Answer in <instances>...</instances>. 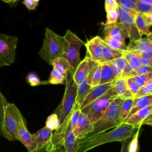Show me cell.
I'll return each mask as SVG.
<instances>
[{"label":"cell","instance_id":"ab89813d","mask_svg":"<svg viewBox=\"0 0 152 152\" xmlns=\"http://www.w3.org/2000/svg\"><path fill=\"white\" fill-rule=\"evenodd\" d=\"M135 5V11L142 14H147L152 12V5L146 4L142 3L140 1H137Z\"/></svg>","mask_w":152,"mask_h":152},{"label":"cell","instance_id":"8d00e7d4","mask_svg":"<svg viewBox=\"0 0 152 152\" xmlns=\"http://www.w3.org/2000/svg\"><path fill=\"white\" fill-rule=\"evenodd\" d=\"M131 78L134 81L137 86L140 88L145 85L149 80H152V72L146 74L135 75L132 77Z\"/></svg>","mask_w":152,"mask_h":152},{"label":"cell","instance_id":"d6986e66","mask_svg":"<svg viewBox=\"0 0 152 152\" xmlns=\"http://www.w3.org/2000/svg\"><path fill=\"white\" fill-rule=\"evenodd\" d=\"M78 144V140L74 134L69 122L65 134L62 147L64 148L65 152H76Z\"/></svg>","mask_w":152,"mask_h":152},{"label":"cell","instance_id":"8fae6325","mask_svg":"<svg viewBox=\"0 0 152 152\" xmlns=\"http://www.w3.org/2000/svg\"><path fill=\"white\" fill-rule=\"evenodd\" d=\"M152 105H150L142 109L138 110L130 115L124 123L131 125H137L141 126L143 125H152Z\"/></svg>","mask_w":152,"mask_h":152},{"label":"cell","instance_id":"680465c9","mask_svg":"<svg viewBox=\"0 0 152 152\" xmlns=\"http://www.w3.org/2000/svg\"><path fill=\"white\" fill-rule=\"evenodd\" d=\"M19 1H20V0H19Z\"/></svg>","mask_w":152,"mask_h":152},{"label":"cell","instance_id":"db71d44e","mask_svg":"<svg viewBox=\"0 0 152 152\" xmlns=\"http://www.w3.org/2000/svg\"><path fill=\"white\" fill-rule=\"evenodd\" d=\"M52 152H65V149L63 147H61L57 148H55L52 151Z\"/></svg>","mask_w":152,"mask_h":152},{"label":"cell","instance_id":"f1b7e54d","mask_svg":"<svg viewBox=\"0 0 152 152\" xmlns=\"http://www.w3.org/2000/svg\"><path fill=\"white\" fill-rule=\"evenodd\" d=\"M123 57L128 62L132 71L141 65L138 55L133 52L128 50H124L123 52Z\"/></svg>","mask_w":152,"mask_h":152},{"label":"cell","instance_id":"d4e9b609","mask_svg":"<svg viewBox=\"0 0 152 152\" xmlns=\"http://www.w3.org/2000/svg\"><path fill=\"white\" fill-rule=\"evenodd\" d=\"M150 105H152V95L143 96L138 98H134L132 108L126 119L130 115H132L138 110L142 109L145 107H147Z\"/></svg>","mask_w":152,"mask_h":152},{"label":"cell","instance_id":"816d5d0a","mask_svg":"<svg viewBox=\"0 0 152 152\" xmlns=\"http://www.w3.org/2000/svg\"><path fill=\"white\" fill-rule=\"evenodd\" d=\"M145 19L147 20V21L148 22V23L150 24H152V12H148L147 14H143Z\"/></svg>","mask_w":152,"mask_h":152},{"label":"cell","instance_id":"b9f144b4","mask_svg":"<svg viewBox=\"0 0 152 152\" xmlns=\"http://www.w3.org/2000/svg\"><path fill=\"white\" fill-rule=\"evenodd\" d=\"M80 112H81V110L80 109V107L74 105V107L72 111L71 119H70V125L72 131L74 130V129L75 128L77 125Z\"/></svg>","mask_w":152,"mask_h":152},{"label":"cell","instance_id":"f6af8a7d","mask_svg":"<svg viewBox=\"0 0 152 152\" xmlns=\"http://www.w3.org/2000/svg\"><path fill=\"white\" fill-rule=\"evenodd\" d=\"M136 54L138 55L141 65L146 66H151L152 56H150L145 52H141Z\"/></svg>","mask_w":152,"mask_h":152},{"label":"cell","instance_id":"ffe728a7","mask_svg":"<svg viewBox=\"0 0 152 152\" xmlns=\"http://www.w3.org/2000/svg\"><path fill=\"white\" fill-rule=\"evenodd\" d=\"M113 87L118 96L124 99L133 98V94L128 88L125 78H117L113 82Z\"/></svg>","mask_w":152,"mask_h":152},{"label":"cell","instance_id":"836d02e7","mask_svg":"<svg viewBox=\"0 0 152 152\" xmlns=\"http://www.w3.org/2000/svg\"><path fill=\"white\" fill-rule=\"evenodd\" d=\"M103 40L109 47L112 49L122 51L127 50V45L125 43H121L112 37H104V39H103Z\"/></svg>","mask_w":152,"mask_h":152},{"label":"cell","instance_id":"6f0895ef","mask_svg":"<svg viewBox=\"0 0 152 152\" xmlns=\"http://www.w3.org/2000/svg\"><path fill=\"white\" fill-rule=\"evenodd\" d=\"M34 1H36V2H39L40 0H34Z\"/></svg>","mask_w":152,"mask_h":152},{"label":"cell","instance_id":"e0dca14e","mask_svg":"<svg viewBox=\"0 0 152 152\" xmlns=\"http://www.w3.org/2000/svg\"><path fill=\"white\" fill-rule=\"evenodd\" d=\"M90 58L87 53L84 59L80 62L72 74V77L75 83L81 84L86 78L90 68Z\"/></svg>","mask_w":152,"mask_h":152},{"label":"cell","instance_id":"1f68e13d","mask_svg":"<svg viewBox=\"0 0 152 152\" xmlns=\"http://www.w3.org/2000/svg\"><path fill=\"white\" fill-rule=\"evenodd\" d=\"M118 3L119 7L134 17L137 12L135 11V5L130 0H115Z\"/></svg>","mask_w":152,"mask_h":152},{"label":"cell","instance_id":"d6a6232c","mask_svg":"<svg viewBox=\"0 0 152 152\" xmlns=\"http://www.w3.org/2000/svg\"><path fill=\"white\" fill-rule=\"evenodd\" d=\"M66 79L65 78L59 74L55 69H53L50 74L49 78L46 82L47 84H65Z\"/></svg>","mask_w":152,"mask_h":152},{"label":"cell","instance_id":"bcb514c9","mask_svg":"<svg viewBox=\"0 0 152 152\" xmlns=\"http://www.w3.org/2000/svg\"><path fill=\"white\" fill-rule=\"evenodd\" d=\"M125 78H126V84L128 87V88L133 94V97H134V94L138 91L139 87L137 86V85L135 84V83L132 79L131 77H127Z\"/></svg>","mask_w":152,"mask_h":152},{"label":"cell","instance_id":"3957f363","mask_svg":"<svg viewBox=\"0 0 152 152\" xmlns=\"http://www.w3.org/2000/svg\"><path fill=\"white\" fill-rule=\"evenodd\" d=\"M124 100V99L117 96L111 102L102 117L93 124L94 130L90 135L106 131L122 124L120 118V111Z\"/></svg>","mask_w":152,"mask_h":152},{"label":"cell","instance_id":"5bb4252c","mask_svg":"<svg viewBox=\"0 0 152 152\" xmlns=\"http://www.w3.org/2000/svg\"><path fill=\"white\" fill-rule=\"evenodd\" d=\"M127 50L138 53L145 52L152 56V34L147 35L146 37L141 38L134 42H130L127 45Z\"/></svg>","mask_w":152,"mask_h":152},{"label":"cell","instance_id":"5b68a950","mask_svg":"<svg viewBox=\"0 0 152 152\" xmlns=\"http://www.w3.org/2000/svg\"><path fill=\"white\" fill-rule=\"evenodd\" d=\"M21 113L14 103H8L4 108L2 135L10 141L18 140L17 131Z\"/></svg>","mask_w":152,"mask_h":152},{"label":"cell","instance_id":"ee69618b","mask_svg":"<svg viewBox=\"0 0 152 152\" xmlns=\"http://www.w3.org/2000/svg\"><path fill=\"white\" fill-rule=\"evenodd\" d=\"M26 80L31 86H37L42 84L39 77L34 72H30L28 74L26 77Z\"/></svg>","mask_w":152,"mask_h":152},{"label":"cell","instance_id":"4dcf8cb0","mask_svg":"<svg viewBox=\"0 0 152 152\" xmlns=\"http://www.w3.org/2000/svg\"><path fill=\"white\" fill-rule=\"evenodd\" d=\"M122 71V77L124 78L129 77L131 69L125 58L122 56L113 61Z\"/></svg>","mask_w":152,"mask_h":152},{"label":"cell","instance_id":"7bdbcfd3","mask_svg":"<svg viewBox=\"0 0 152 152\" xmlns=\"http://www.w3.org/2000/svg\"><path fill=\"white\" fill-rule=\"evenodd\" d=\"M140 128H138L135 134L132 136L129 144V152H137L138 150V139Z\"/></svg>","mask_w":152,"mask_h":152},{"label":"cell","instance_id":"74e56055","mask_svg":"<svg viewBox=\"0 0 152 152\" xmlns=\"http://www.w3.org/2000/svg\"><path fill=\"white\" fill-rule=\"evenodd\" d=\"M106 12V22L105 24H110L118 21L117 9L110 8L105 10Z\"/></svg>","mask_w":152,"mask_h":152},{"label":"cell","instance_id":"83f0119b","mask_svg":"<svg viewBox=\"0 0 152 152\" xmlns=\"http://www.w3.org/2000/svg\"><path fill=\"white\" fill-rule=\"evenodd\" d=\"M93 87L87 82V78H86L81 84H78L77 86V97L75 106L80 107V104L82 102L86 96L91 90Z\"/></svg>","mask_w":152,"mask_h":152},{"label":"cell","instance_id":"ba28073f","mask_svg":"<svg viewBox=\"0 0 152 152\" xmlns=\"http://www.w3.org/2000/svg\"><path fill=\"white\" fill-rule=\"evenodd\" d=\"M18 42L15 36L0 33V68L14 62Z\"/></svg>","mask_w":152,"mask_h":152},{"label":"cell","instance_id":"484cf974","mask_svg":"<svg viewBox=\"0 0 152 152\" xmlns=\"http://www.w3.org/2000/svg\"><path fill=\"white\" fill-rule=\"evenodd\" d=\"M117 78L108 62L101 63V78L99 84L111 83Z\"/></svg>","mask_w":152,"mask_h":152},{"label":"cell","instance_id":"9a60e30c","mask_svg":"<svg viewBox=\"0 0 152 152\" xmlns=\"http://www.w3.org/2000/svg\"><path fill=\"white\" fill-rule=\"evenodd\" d=\"M113 82L99 84L97 86L93 87L83 100L80 106V109L81 110L86 106L88 105L106 93L110 88L113 87Z\"/></svg>","mask_w":152,"mask_h":152},{"label":"cell","instance_id":"c3c4849f","mask_svg":"<svg viewBox=\"0 0 152 152\" xmlns=\"http://www.w3.org/2000/svg\"><path fill=\"white\" fill-rule=\"evenodd\" d=\"M119 5L115 0H105L104 1V9L107 10L110 8L118 9Z\"/></svg>","mask_w":152,"mask_h":152},{"label":"cell","instance_id":"603a6c76","mask_svg":"<svg viewBox=\"0 0 152 152\" xmlns=\"http://www.w3.org/2000/svg\"><path fill=\"white\" fill-rule=\"evenodd\" d=\"M124 51L120 50H116L109 47L103 40L102 57L100 63L108 62L112 61L117 58L123 56Z\"/></svg>","mask_w":152,"mask_h":152},{"label":"cell","instance_id":"4316f807","mask_svg":"<svg viewBox=\"0 0 152 152\" xmlns=\"http://www.w3.org/2000/svg\"><path fill=\"white\" fill-rule=\"evenodd\" d=\"M127 32L122 24L118 21L116 23L110 24H104L103 33L105 37H112L119 33Z\"/></svg>","mask_w":152,"mask_h":152},{"label":"cell","instance_id":"e575fe53","mask_svg":"<svg viewBox=\"0 0 152 152\" xmlns=\"http://www.w3.org/2000/svg\"><path fill=\"white\" fill-rule=\"evenodd\" d=\"M149 95H152V80H149L145 85L140 87L133 98H138Z\"/></svg>","mask_w":152,"mask_h":152},{"label":"cell","instance_id":"9f6ffc18","mask_svg":"<svg viewBox=\"0 0 152 152\" xmlns=\"http://www.w3.org/2000/svg\"><path fill=\"white\" fill-rule=\"evenodd\" d=\"M131 2H132L134 4H135V3H137V2L138 1L137 0H130Z\"/></svg>","mask_w":152,"mask_h":152},{"label":"cell","instance_id":"cb8c5ba5","mask_svg":"<svg viewBox=\"0 0 152 152\" xmlns=\"http://www.w3.org/2000/svg\"><path fill=\"white\" fill-rule=\"evenodd\" d=\"M134 19L136 27L141 36L142 34L147 36L151 33L150 31V27L151 25L147 21L143 14L137 12Z\"/></svg>","mask_w":152,"mask_h":152},{"label":"cell","instance_id":"f546056e","mask_svg":"<svg viewBox=\"0 0 152 152\" xmlns=\"http://www.w3.org/2000/svg\"><path fill=\"white\" fill-rule=\"evenodd\" d=\"M133 100L134 98L124 99L121 104L120 111V118L122 123H124V122L125 121L128 114L130 112V110L132 106Z\"/></svg>","mask_w":152,"mask_h":152},{"label":"cell","instance_id":"11a10c76","mask_svg":"<svg viewBox=\"0 0 152 152\" xmlns=\"http://www.w3.org/2000/svg\"><path fill=\"white\" fill-rule=\"evenodd\" d=\"M137 1L144 4L152 5V0H137Z\"/></svg>","mask_w":152,"mask_h":152},{"label":"cell","instance_id":"9c48e42d","mask_svg":"<svg viewBox=\"0 0 152 152\" xmlns=\"http://www.w3.org/2000/svg\"><path fill=\"white\" fill-rule=\"evenodd\" d=\"M118 21H119L128 32V37L130 42H134L141 38L134 23V17L121 8L119 7L117 9Z\"/></svg>","mask_w":152,"mask_h":152},{"label":"cell","instance_id":"ac0fdd59","mask_svg":"<svg viewBox=\"0 0 152 152\" xmlns=\"http://www.w3.org/2000/svg\"><path fill=\"white\" fill-rule=\"evenodd\" d=\"M101 78V63L90 60V68L87 80L91 87H95L99 85Z\"/></svg>","mask_w":152,"mask_h":152},{"label":"cell","instance_id":"60d3db41","mask_svg":"<svg viewBox=\"0 0 152 152\" xmlns=\"http://www.w3.org/2000/svg\"><path fill=\"white\" fill-rule=\"evenodd\" d=\"M9 102L5 98L0 90V136L2 135V125L4 117V112L5 106Z\"/></svg>","mask_w":152,"mask_h":152},{"label":"cell","instance_id":"7a4b0ae2","mask_svg":"<svg viewBox=\"0 0 152 152\" xmlns=\"http://www.w3.org/2000/svg\"><path fill=\"white\" fill-rule=\"evenodd\" d=\"M64 48V39L63 36L57 34L46 27L43 45L38 52L39 55L49 65H51L54 60L62 56Z\"/></svg>","mask_w":152,"mask_h":152},{"label":"cell","instance_id":"d590c367","mask_svg":"<svg viewBox=\"0 0 152 152\" xmlns=\"http://www.w3.org/2000/svg\"><path fill=\"white\" fill-rule=\"evenodd\" d=\"M60 124L59 119L58 115L56 113H53L48 117L45 126L53 131V130H56L59 126Z\"/></svg>","mask_w":152,"mask_h":152},{"label":"cell","instance_id":"277c9868","mask_svg":"<svg viewBox=\"0 0 152 152\" xmlns=\"http://www.w3.org/2000/svg\"><path fill=\"white\" fill-rule=\"evenodd\" d=\"M118 96L113 87L81 109L93 124L104 114L111 102Z\"/></svg>","mask_w":152,"mask_h":152},{"label":"cell","instance_id":"7c38bea8","mask_svg":"<svg viewBox=\"0 0 152 152\" xmlns=\"http://www.w3.org/2000/svg\"><path fill=\"white\" fill-rule=\"evenodd\" d=\"M93 130V124L90 122L87 116L81 112L77 125L73 130L74 134L77 139L81 140L90 135Z\"/></svg>","mask_w":152,"mask_h":152},{"label":"cell","instance_id":"6da1fadb","mask_svg":"<svg viewBox=\"0 0 152 152\" xmlns=\"http://www.w3.org/2000/svg\"><path fill=\"white\" fill-rule=\"evenodd\" d=\"M141 128L122 123L108 132H101L78 140V144L76 152H87L99 145L114 141H122L132 137L134 132Z\"/></svg>","mask_w":152,"mask_h":152},{"label":"cell","instance_id":"f35d334b","mask_svg":"<svg viewBox=\"0 0 152 152\" xmlns=\"http://www.w3.org/2000/svg\"><path fill=\"white\" fill-rule=\"evenodd\" d=\"M151 66H146V65H141L138 68H137L131 71L129 77H132L135 75H142V74H148L151 72Z\"/></svg>","mask_w":152,"mask_h":152},{"label":"cell","instance_id":"f5cc1de1","mask_svg":"<svg viewBox=\"0 0 152 152\" xmlns=\"http://www.w3.org/2000/svg\"><path fill=\"white\" fill-rule=\"evenodd\" d=\"M5 3L11 4V6H15L19 1V0H1Z\"/></svg>","mask_w":152,"mask_h":152},{"label":"cell","instance_id":"f907efd6","mask_svg":"<svg viewBox=\"0 0 152 152\" xmlns=\"http://www.w3.org/2000/svg\"><path fill=\"white\" fill-rule=\"evenodd\" d=\"M52 150L51 148V145L49 142L48 144L45 145L42 148H41L40 149H37V150H33L30 152H52Z\"/></svg>","mask_w":152,"mask_h":152},{"label":"cell","instance_id":"44dd1931","mask_svg":"<svg viewBox=\"0 0 152 152\" xmlns=\"http://www.w3.org/2000/svg\"><path fill=\"white\" fill-rule=\"evenodd\" d=\"M36 141V149H40L48 144L52 137V131L48 128L46 126H44L35 133L33 134Z\"/></svg>","mask_w":152,"mask_h":152},{"label":"cell","instance_id":"681fc988","mask_svg":"<svg viewBox=\"0 0 152 152\" xmlns=\"http://www.w3.org/2000/svg\"><path fill=\"white\" fill-rule=\"evenodd\" d=\"M131 138L132 137L121 141L122 147H121V150L120 152H129V144L131 140Z\"/></svg>","mask_w":152,"mask_h":152},{"label":"cell","instance_id":"7dc6e473","mask_svg":"<svg viewBox=\"0 0 152 152\" xmlns=\"http://www.w3.org/2000/svg\"><path fill=\"white\" fill-rule=\"evenodd\" d=\"M28 10H34L39 5V2L34 0H24L22 2Z\"/></svg>","mask_w":152,"mask_h":152},{"label":"cell","instance_id":"4fadbf2b","mask_svg":"<svg viewBox=\"0 0 152 152\" xmlns=\"http://www.w3.org/2000/svg\"><path fill=\"white\" fill-rule=\"evenodd\" d=\"M103 43V39L99 36H95L84 44L87 49V53L91 61L100 62L102 57Z\"/></svg>","mask_w":152,"mask_h":152},{"label":"cell","instance_id":"30bf717a","mask_svg":"<svg viewBox=\"0 0 152 152\" xmlns=\"http://www.w3.org/2000/svg\"><path fill=\"white\" fill-rule=\"evenodd\" d=\"M18 140H19L27 148L28 152L36 149V141L33 134L30 133L27 129L26 121L23 115H21L17 131Z\"/></svg>","mask_w":152,"mask_h":152},{"label":"cell","instance_id":"8992f818","mask_svg":"<svg viewBox=\"0 0 152 152\" xmlns=\"http://www.w3.org/2000/svg\"><path fill=\"white\" fill-rule=\"evenodd\" d=\"M65 90L62 100L58 107L54 110L61 124L72 112L75 104L78 85L74 81L72 74L65 81Z\"/></svg>","mask_w":152,"mask_h":152},{"label":"cell","instance_id":"2e32d148","mask_svg":"<svg viewBox=\"0 0 152 152\" xmlns=\"http://www.w3.org/2000/svg\"><path fill=\"white\" fill-rule=\"evenodd\" d=\"M71 113H72V112L65 119V120L60 124L59 126L55 130V132L53 133L52 137L50 141V144L51 145V148L52 150L55 148L62 147L64 138L65 134L68 125L70 122Z\"/></svg>","mask_w":152,"mask_h":152},{"label":"cell","instance_id":"7402d4cb","mask_svg":"<svg viewBox=\"0 0 152 152\" xmlns=\"http://www.w3.org/2000/svg\"><path fill=\"white\" fill-rule=\"evenodd\" d=\"M51 65L53 66V69L62 75L66 80L74 72V69L68 62L62 57L54 60L52 62Z\"/></svg>","mask_w":152,"mask_h":152},{"label":"cell","instance_id":"52a82bcc","mask_svg":"<svg viewBox=\"0 0 152 152\" xmlns=\"http://www.w3.org/2000/svg\"><path fill=\"white\" fill-rule=\"evenodd\" d=\"M64 48L62 58L65 59L74 70L81 62L80 50L84 42L70 30H67L63 36Z\"/></svg>","mask_w":152,"mask_h":152}]
</instances>
